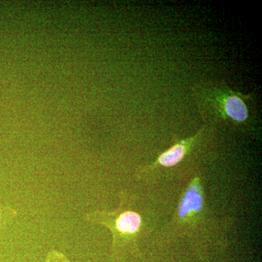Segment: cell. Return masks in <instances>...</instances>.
Wrapping results in <instances>:
<instances>
[{
    "label": "cell",
    "mask_w": 262,
    "mask_h": 262,
    "mask_svg": "<svg viewBox=\"0 0 262 262\" xmlns=\"http://www.w3.org/2000/svg\"><path fill=\"white\" fill-rule=\"evenodd\" d=\"M119 200L120 204L115 211H94L84 215L89 223L106 227L111 232L113 262H121L127 252H136L142 226L141 215L133 208L134 196L126 191H121Z\"/></svg>",
    "instance_id": "obj_1"
},
{
    "label": "cell",
    "mask_w": 262,
    "mask_h": 262,
    "mask_svg": "<svg viewBox=\"0 0 262 262\" xmlns=\"http://www.w3.org/2000/svg\"><path fill=\"white\" fill-rule=\"evenodd\" d=\"M192 92L202 116L208 121L242 125L249 118L246 103L249 96L236 92L225 83L199 84Z\"/></svg>",
    "instance_id": "obj_2"
},
{
    "label": "cell",
    "mask_w": 262,
    "mask_h": 262,
    "mask_svg": "<svg viewBox=\"0 0 262 262\" xmlns=\"http://www.w3.org/2000/svg\"><path fill=\"white\" fill-rule=\"evenodd\" d=\"M208 213L201 179L196 177L191 180L183 193L170 225L172 230L179 234L189 235L198 248L199 229L203 228L200 225H204Z\"/></svg>",
    "instance_id": "obj_3"
},
{
    "label": "cell",
    "mask_w": 262,
    "mask_h": 262,
    "mask_svg": "<svg viewBox=\"0 0 262 262\" xmlns=\"http://www.w3.org/2000/svg\"><path fill=\"white\" fill-rule=\"evenodd\" d=\"M203 130H204V128L202 129L198 134L192 136V137L188 138V139H184V140L176 143L173 146H170L168 150L160 155V156L158 157V159L154 163L141 169L139 173H146L149 170H154L157 167L161 166L170 168V167H173L178 165L182 161L184 157L188 154L189 150L192 149L194 143L203 134Z\"/></svg>",
    "instance_id": "obj_4"
},
{
    "label": "cell",
    "mask_w": 262,
    "mask_h": 262,
    "mask_svg": "<svg viewBox=\"0 0 262 262\" xmlns=\"http://www.w3.org/2000/svg\"><path fill=\"white\" fill-rule=\"evenodd\" d=\"M17 215V212L13 208H0V225L3 222H8L13 220Z\"/></svg>",
    "instance_id": "obj_5"
}]
</instances>
